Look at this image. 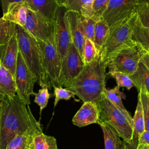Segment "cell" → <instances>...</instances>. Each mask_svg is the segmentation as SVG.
<instances>
[{
    "mask_svg": "<svg viewBox=\"0 0 149 149\" xmlns=\"http://www.w3.org/2000/svg\"><path fill=\"white\" fill-rule=\"evenodd\" d=\"M42 132L41 124L34 117L29 105L16 94L1 101L0 110V149L17 135Z\"/></svg>",
    "mask_w": 149,
    "mask_h": 149,
    "instance_id": "6da1fadb",
    "label": "cell"
},
{
    "mask_svg": "<svg viewBox=\"0 0 149 149\" xmlns=\"http://www.w3.org/2000/svg\"><path fill=\"white\" fill-rule=\"evenodd\" d=\"M106 68L105 61L100 56L85 65L80 73L65 85L83 102H91L97 105L104 97L106 89Z\"/></svg>",
    "mask_w": 149,
    "mask_h": 149,
    "instance_id": "7a4b0ae2",
    "label": "cell"
},
{
    "mask_svg": "<svg viewBox=\"0 0 149 149\" xmlns=\"http://www.w3.org/2000/svg\"><path fill=\"white\" fill-rule=\"evenodd\" d=\"M17 40L23 59L34 76L36 83L50 88L43 66L41 52L37 40L22 27L16 24Z\"/></svg>",
    "mask_w": 149,
    "mask_h": 149,
    "instance_id": "3957f363",
    "label": "cell"
},
{
    "mask_svg": "<svg viewBox=\"0 0 149 149\" xmlns=\"http://www.w3.org/2000/svg\"><path fill=\"white\" fill-rule=\"evenodd\" d=\"M134 13L109 29L108 37L98 54L102 61H107L122 49L132 47L137 44L132 38V19Z\"/></svg>",
    "mask_w": 149,
    "mask_h": 149,
    "instance_id": "277c9868",
    "label": "cell"
},
{
    "mask_svg": "<svg viewBox=\"0 0 149 149\" xmlns=\"http://www.w3.org/2000/svg\"><path fill=\"white\" fill-rule=\"evenodd\" d=\"M97 108L99 113L98 122H104L109 124L125 141L132 139V125L125 115L105 96L98 104Z\"/></svg>",
    "mask_w": 149,
    "mask_h": 149,
    "instance_id": "5b68a950",
    "label": "cell"
},
{
    "mask_svg": "<svg viewBox=\"0 0 149 149\" xmlns=\"http://www.w3.org/2000/svg\"><path fill=\"white\" fill-rule=\"evenodd\" d=\"M146 52L139 44L118 51L105 61L108 74L121 72L128 76L133 74Z\"/></svg>",
    "mask_w": 149,
    "mask_h": 149,
    "instance_id": "8992f818",
    "label": "cell"
},
{
    "mask_svg": "<svg viewBox=\"0 0 149 149\" xmlns=\"http://www.w3.org/2000/svg\"><path fill=\"white\" fill-rule=\"evenodd\" d=\"M41 52L43 66L49 87L58 86L61 62L54 42V36L45 41H38Z\"/></svg>",
    "mask_w": 149,
    "mask_h": 149,
    "instance_id": "52a82bcc",
    "label": "cell"
},
{
    "mask_svg": "<svg viewBox=\"0 0 149 149\" xmlns=\"http://www.w3.org/2000/svg\"><path fill=\"white\" fill-rule=\"evenodd\" d=\"M14 81L17 95L26 104H30V95H33L35 78L30 70L25 63L23 57L19 51Z\"/></svg>",
    "mask_w": 149,
    "mask_h": 149,
    "instance_id": "ba28073f",
    "label": "cell"
},
{
    "mask_svg": "<svg viewBox=\"0 0 149 149\" xmlns=\"http://www.w3.org/2000/svg\"><path fill=\"white\" fill-rule=\"evenodd\" d=\"M84 65L78 50L72 43L61 63L58 86H65L74 79L82 70Z\"/></svg>",
    "mask_w": 149,
    "mask_h": 149,
    "instance_id": "9c48e42d",
    "label": "cell"
},
{
    "mask_svg": "<svg viewBox=\"0 0 149 149\" xmlns=\"http://www.w3.org/2000/svg\"><path fill=\"white\" fill-rule=\"evenodd\" d=\"M139 3V0H109L102 19L111 29L135 13Z\"/></svg>",
    "mask_w": 149,
    "mask_h": 149,
    "instance_id": "30bf717a",
    "label": "cell"
},
{
    "mask_svg": "<svg viewBox=\"0 0 149 149\" xmlns=\"http://www.w3.org/2000/svg\"><path fill=\"white\" fill-rule=\"evenodd\" d=\"M66 10L65 8L58 6L54 19V42L61 63L70 45L72 43L69 27L65 16Z\"/></svg>",
    "mask_w": 149,
    "mask_h": 149,
    "instance_id": "8fae6325",
    "label": "cell"
},
{
    "mask_svg": "<svg viewBox=\"0 0 149 149\" xmlns=\"http://www.w3.org/2000/svg\"><path fill=\"white\" fill-rule=\"evenodd\" d=\"M23 28L38 41H45L54 36V22L49 21L38 12L29 8Z\"/></svg>",
    "mask_w": 149,
    "mask_h": 149,
    "instance_id": "7c38bea8",
    "label": "cell"
},
{
    "mask_svg": "<svg viewBox=\"0 0 149 149\" xmlns=\"http://www.w3.org/2000/svg\"><path fill=\"white\" fill-rule=\"evenodd\" d=\"M65 16L69 27L72 42L76 47L82 58L84 43L86 39L82 23L83 16L77 12L72 10H66Z\"/></svg>",
    "mask_w": 149,
    "mask_h": 149,
    "instance_id": "4fadbf2b",
    "label": "cell"
},
{
    "mask_svg": "<svg viewBox=\"0 0 149 149\" xmlns=\"http://www.w3.org/2000/svg\"><path fill=\"white\" fill-rule=\"evenodd\" d=\"M19 47L16 33L6 44L0 45V62L14 78L15 74Z\"/></svg>",
    "mask_w": 149,
    "mask_h": 149,
    "instance_id": "5bb4252c",
    "label": "cell"
},
{
    "mask_svg": "<svg viewBox=\"0 0 149 149\" xmlns=\"http://www.w3.org/2000/svg\"><path fill=\"white\" fill-rule=\"evenodd\" d=\"M99 118L97 105L91 102H85L72 119V123L79 127L97 123Z\"/></svg>",
    "mask_w": 149,
    "mask_h": 149,
    "instance_id": "9a60e30c",
    "label": "cell"
},
{
    "mask_svg": "<svg viewBox=\"0 0 149 149\" xmlns=\"http://www.w3.org/2000/svg\"><path fill=\"white\" fill-rule=\"evenodd\" d=\"M28 6L26 2L21 1L10 4L2 17L5 20L23 27L25 25Z\"/></svg>",
    "mask_w": 149,
    "mask_h": 149,
    "instance_id": "2e32d148",
    "label": "cell"
},
{
    "mask_svg": "<svg viewBox=\"0 0 149 149\" xmlns=\"http://www.w3.org/2000/svg\"><path fill=\"white\" fill-rule=\"evenodd\" d=\"M28 8L38 12L51 22H54V16L58 7L56 0H24Z\"/></svg>",
    "mask_w": 149,
    "mask_h": 149,
    "instance_id": "e0dca14e",
    "label": "cell"
},
{
    "mask_svg": "<svg viewBox=\"0 0 149 149\" xmlns=\"http://www.w3.org/2000/svg\"><path fill=\"white\" fill-rule=\"evenodd\" d=\"M132 38L136 44L140 45L145 51H149V29L140 23L136 12L132 19Z\"/></svg>",
    "mask_w": 149,
    "mask_h": 149,
    "instance_id": "ac0fdd59",
    "label": "cell"
},
{
    "mask_svg": "<svg viewBox=\"0 0 149 149\" xmlns=\"http://www.w3.org/2000/svg\"><path fill=\"white\" fill-rule=\"evenodd\" d=\"M16 94L14 78L0 62V101Z\"/></svg>",
    "mask_w": 149,
    "mask_h": 149,
    "instance_id": "d6986e66",
    "label": "cell"
},
{
    "mask_svg": "<svg viewBox=\"0 0 149 149\" xmlns=\"http://www.w3.org/2000/svg\"><path fill=\"white\" fill-rule=\"evenodd\" d=\"M102 130L105 149H121L122 141L118 133L109 124L104 122H98Z\"/></svg>",
    "mask_w": 149,
    "mask_h": 149,
    "instance_id": "ffe728a7",
    "label": "cell"
},
{
    "mask_svg": "<svg viewBox=\"0 0 149 149\" xmlns=\"http://www.w3.org/2000/svg\"><path fill=\"white\" fill-rule=\"evenodd\" d=\"M93 0H56L58 6L63 7L66 10L77 12L83 17H88L90 6Z\"/></svg>",
    "mask_w": 149,
    "mask_h": 149,
    "instance_id": "44dd1931",
    "label": "cell"
},
{
    "mask_svg": "<svg viewBox=\"0 0 149 149\" xmlns=\"http://www.w3.org/2000/svg\"><path fill=\"white\" fill-rule=\"evenodd\" d=\"M119 88L120 87L118 86L111 89L106 88L104 92V96L125 115L129 122L133 126L132 118L129 112L125 108L122 101V98L125 99L126 95L123 92L119 90Z\"/></svg>",
    "mask_w": 149,
    "mask_h": 149,
    "instance_id": "7402d4cb",
    "label": "cell"
},
{
    "mask_svg": "<svg viewBox=\"0 0 149 149\" xmlns=\"http://www.w3.org/2000/svg\"><path fill=\"white\" fill-rule=\"evenodd\" d=\"M129 77L137 90L143 87L149 94V70L141 60L139 62L136 70Z\"/></svg>",
    "mask_w": 149,
    "mask_h": 149,
    "instance_id": "603a6c76",
    "label": "cell"
},
{
    "mask_svg": "<svg viewBox=\"0 0 149 149\" xmlns=\"http://www.w3.org/2000/svg\"><path fill=\"white\" fill-rule=\"evenodd\" d=\"M133 119V137L132 139L139 141V136L144 131V111L140 96L139 94L137 104Z\"/></svg>",
    "mask_w": 149,
    "mask_h": 149,
    "instance_id": "cb8c5ba5",
    "label": "cell"
},
{
    "mask_svg": "<svg viewBox=\"0 0 149 149\" xmlns=\"http://www.w3.org/2000/svg\"><path fill=\"white\" fill-rule=\"evenodd\" d=\"M109 32V27L107 22L104 19H101L96 22L95 26L94 44L97 51L98 54L100 52Z\"/></svg>",
    "mask_w": 149,
    "mask_h": 149,
    "instance_id": "d4e9b609",
    "label": "cell"
},
{
    "mask_svg": "<svg viewBox=\"0 0 149 149\" xmlns=\"http://www.w3.org/2000/svg\"><path fill=\"white\" fill-rule=\"evenodd\" d=\"M37 133H27L17 135L8 143L5 149H34L33 138Z\"/></svg>",
    "mask_w": 149,
    "mask_h": 149,
    "instance_id": "484cf974",
    "label": "cell"
},
{
    "mask_svg": "<svg viewBox=\"0 0 149 149\" xmlns=\"http://www.w3.org/2000/svg\"><path fill=\"white\" fill-rule=\"evenodd\" d=\"M34 149H58L55 137L41 132L34 135L33 138Z\"/></svg>",
    "mask_w": 149,
    "mask_h": 149,
    "instance_id": "4316f807",
    "label": "cell"
},
{
    "mask_svg": "<svg viewBox=\"0 0 149 149\" xmlns=\"http://www.w3.org/2000/svg\"><path fill=\"white\" fill-rule=\"evenodd\" d=\"M16 33L15 24L0 18V45L8 42Z\"/></svg>",
    "mask_w": 149,
    "mask_h": 149,
    "instance_id": "83f0119b",
    "label": "cell"
},
{
    "mask_svg": "<svg viewBox=\"0 0 149 149\" xmlns=\"http://www.w3.org/2000/svg\"><path fill=\"white\" fill-rule=\"evenodd\" d=\"M109 0H93L91 6L89 16L97 22L102 19L104 13L107 9Z\"/></svg>",
    "mask_w": 149,
    "mask_h": 149,
    "instance_id": "f1b7e54d",
    "label": "cell"
},
{
    "mask_svg": "<svg viewBox=\"0 0 149 149\" xmlns=\"http://www.w3.org/2000/svg\"><path fill=\"white\" fill-rule=\"evenodd\" d=\"M98 56L95 45L93 41L86 38L84 40L82 59L84 65L93 62Z\"/></svg>",
    "mask_w": 149,
    "mask_h": 149,
    "instance_id": "f546056e",
    "label": "cell"
},
{
    "mask_svg": "<svg viewBox=\"0 0 149 149\" xmlns=\"http://www.w3.org/2000/svg\"><path fill=\"white\" fill-rule=\"evenodd\" d=\"M136 13L140 23L149 29V3L139 2Z\"/></svg>",
    "mask_w": 149,
    "mask_h": 149,
    "instance_id": "4dcf8cb0",
    "label": "cell"
},
{
    "mask_svg": "<svg viewBox=\"0 0 149 149\" xmlns=\"http://www.w3.org/2000/svg\"><path fill=\"white\" fill-rule=\"evenodd\" d=\"M33 95L35 97L34 102L40 107V113L41 115L43 109L47 105L48 100L51 97L48 88L47 87H42L37 93H34Z\"/></svg>",
    "mask_w": 149,
    "mask_h": 149,
    "instance_id": "1f68e13d",
    "label": "cell"
},
{
    "mask_svg": "<svg viewBox=\"0 0 149 149\" xmlns=\"http://www.w3.org/2000/svg\"><path fill=\"white\" fill-rule=\"evenodd\" d=\"M97 21L90 17H83L82 19V23L83 27L84 34L86 38L94 41V35L95 30V26Z\"/></svg>",
    "mask_w": 149,
    "mask_h": 149,
    "instance_id": "d6a6232c",
    "label": "cell"
},
{
    "mask_svg": "<svg viewBox=\"0 0 149 149\" xmlns=\"http://www.w3.org/2000/svg\"><path fill=\"white\" fill-rule=\"evenodd\" d=\"M54 94L55 95V101L54 107H55L58 102L61 100H69L72 97L74 98L76 95L74 93L66 88H63L61 86H54Z\"/></svg>",
    "mask_w": 149,
    "mask_h": 149,
    "instance_id": "836d02e7",
    "label": "cell"
},
{
    "mask_svg": "<svg viewBox=\"0 0 149 149\" xmlns=\"http://www.w3.org/2000/svg\"><path fill=\"white\" fill-rule=\"evenodd\" d=\"M110 75L115 79L117 86L119 87H125L129 90L132 87H134V83L128 75L121 72H113Z\"/></svg>",
    "mask_w": 149,
    "mask_h": 149,
    "instance_id": "e575fe53",
    "label": "cell"
},
{
    "mask_svg": "<svg viewBox=\"0 0 149 149\" xmlns=\"http://www.w3.org/2000/svg\"><path fill=\"white\" fill-rule=\"evenodd\" d=\"M138 91L140 96L143 107L146 110L149 115V94L146 91L145 88L143 87L140 88Z\"/></svg>",
    "mask_w": 149,
    "mask_h": 149,
    "instance_id": "d590c367",
    "label": "cell"
},
{
    "mask_svg": "<svg viewBox=\"0 0 149 149\" xmlns=\"http://www.w3.org/2000/svg\"><path fill=\"white\" fill-rule=\"evenodd\" d=\"M138 144L139 141L132 139L129 141L123 140L121 149H137Z\"/></svg>",
    "mask_w": 149,
    "mask_h": 149,
    "instance_id": "8d00e7d4",
    "label": "cell"
},
{
    "mask_svg": "<svg viewBox=\"0 0 149 149\" xmlns=\"http://www.w3.org/2000/svg\"><path fill=\"white\" fill-rule=\"evenodd\" d=\"M139 144L149 146V132L144 130L139 136Z\"/></svg>",
    "mask_w": 149,
    "mask_h": 149,
    "instance_id": "74e56055",
    "label": "cell"
},
{
    "mask_svg": "<svg viewBox=\"0 0 149 149\" xmlns=\"http://www.w3.org/2000/svg\"><path fill=\"white\" fill-rule=\"evenodd\" d=\"M24 1V0H0L2 11H3V14L6 12L7 9L10 4H11L12 3L21 2V1Z\"/></svg>",
    "mask_w": 149,
    "mask_h": 149,
    "instance_id": "f35d334b",
    "label": "cell"
},
{
    "mask_svg": "<svg viewBox=\"0 0 149 149\" xmlns=\"http://www.w3.org/2000/svg\"><path fill=\"white\" fill-rule=\"evenodd\" d=\"M144 119V130L149 132V115L146 110L143 108Z\"/></svg>",
    "mask_w": 149,
    "mask_h": 149,
    "instance_id": "ab89813d",
    "label": "cell"
},
{
    "mask_svg": "<svg viewBox=\"0 0 149 149\" xmlns=\"http://www.w3.org/2000/svg\"><path fill=\"white\" fill-rule=\"evenodd\" d=\"M141 61L149 70V51H146L141 59Z\"/></svg>",
    "mask_w": 149,
    "mask_h": 149,
    "instance_id": "60d3db41",
    "label": "cell"
},
{
    "mask_svg": "<svg viewBox=\"0 0 149 149\" xmlns=\"http://www.w3.org/2000/svg\"><path fill=\"white\" fill-rule=\"evenodd\" d=\"M137 149H149V146L139 144Z\"/></svg>",
    "mask_w": 149,
    "mask_h": 149,
    "instance_id": "b9f144b4",
    "label": "cell"
},
{
    "mask_svg": "<svg viewBox=\"0 0 149 149\" xmlns=\"http://www.w3.org/2000/svg\"><path fill=\"white\" fill-rule=\"evenodd\" d=\"M139 2H146L149 3V0H139Z\"/></svg>",
    "mask_w": 149,
    "mask_h": 149,
    "instance_id": "7bdbcfd3",
    "label": "cell"
},
{
    "mask_svg": "<svg viewBox=\"0 0 149 149\" xmlns=\"http://www.w3.org/2000/svg\"><path fill=\"white\" fill-rule=\"evenodd\" d=\"M1 101H0V110H1Z\"/></svg>",
    "mask_w": 149,
    "mask_h": 149,
    "instance_id": "ee69618b",
    "label": "cell"
}]
</instances>
